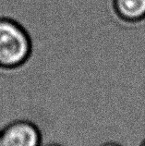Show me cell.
I'll list each match as a JSON object with an SVG mask.
<instances>
[{
  "instance_id": "obj_7",
  "label": "cell",
  "mask_w": 145,
  "mask_h": 146,
  "mask_svg": "<svg viewBox=\"0 0 145 146\" xmlns=\"http://www.w3.org/2000/svg\"><path fill=\"white\" fill-rule=\"evenodd\" d=\"M0 135H1V133H0Z\"/></svg>"
},
{
  "instance_id": "obj_6",
  "label": "cell",
  "mask_w": 145,
  "mask_h": 146,
  "mask_svg": "<svg viewBox=\"0 0 145 146\" xmlns=\"http://www.w3.org/2000/svg\"><path fill=\"white\" fill-rule=\"evenodd\" d=\"M140 146H145V139L142 141V143L140 144Z\"/></svg>"
},
{
  "instance_id": "obj_2",
  "label": "cell",
  "mask_w": 145,
  "mask_h": 146,
  "mask_svg": "<svg viewBox=\"0 0 145 146\" xmlns=\"http://www.w3.org/2000/svg\"><path fill=\"white\" fill-rule=\"evenodd\" d=\"M0 146H41L42 133L37 125L25 119L10 122L0 130Z\"/></svg>"
},
{
  "instance_id": "obj_4",
  "label": "cell",
  "mask_w": 145,
  "mask_h": 146,
  "mask_svg": "<svg viewBox=\"0 0 145 146\" xmlns=\"http://www.w3.org/2000/svg\"><path fill=\"white\" fill-rule=\"evenodd\" d=\"M101 146H122L119 143H114V141H108V143H105L104 144H102Z\"/></svg>"
},
{
  "instance_id": "obj_1",
  "label": "cell",
  "mask_w": 145,
  "mask_h": 146,
  "mask_svg": "<svg viewBox=\"0 0 145 146\" xmlns=\"http://www.w3.org/2000/svg\"><path fill=\"white\" fill-rule=\"evenodd\" d=\"M32 52V39L24 27L11 19L0 18V68L22 67Z\"/></svg>"
},
{
  "instance_id": "obj_5",
  "label": "cell",
  "mask_w": 145,
  "mask_h": 146,
  "mask_svg": "<svg viewBox=\"0 0 145 146\" xmlns=\"http://www.w3.org/2000/svg\"><path fill=\"white\" fill-rule=\"evenodd\" d=\"M41 146H62L58 143H48V144H44V145H41Z\"/></svg>"
},
{
  "instance_id": "obj_3",
  "label": "cell",
  "mask_w": 145,
  "mask_h": 146,
  "mask_svg": "<svg viewBox=\"0 0 145 146\" xmlns=\"http://www.w3.org/2000/svg\"><path fill=\"white\" fill-rule=\"evenodd\" d=\"M116 15L128 23L145 20V0H113Z\"/></svg>"
}]
</instances>
